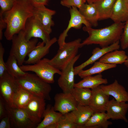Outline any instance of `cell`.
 I'll list each match as a JSON object with an SVG mask.
<instances>
[{"instance_id":"6da1fadb","label":"cell","mask_w":128,"mask_h":128,"mask_svg":"<svg viewBox=\"0 0 128 128\" xmlns=\"http://www.w3.org/2000/svg\"><path fill=\"white\" fill-rule=\"evenodd\" d=\"M34 8L28 0H16L11 9L2 14L7 25L4 35L7 40H11L14 35L24 30L27 20L34 15Z\"/></svg>"},{"instance_id":"7a4b0ae2","label":"cell","mask_w":128,"mask_h":128,"mask_svg":"<svg viewBox=\"0 0 128 128\" xmlns=\"http://www.w3.org/2000/svg\"><path fill=\"white\" fill-rule=\"evenodd\" d=\"M125 23H114L108 27L99 29L84 26L83 30L87 32L89 36L81 43L80 48L95 44L99 45L102 48L120 41Z\"/></svg>"},{"instance_id":"3957f363","label":"cell","mask_w":128,"mask_h":128,"mask_svg":"<svg viewBox=\"0 0 128 128\" xmlns=\"http://www.w3.org/2000/svg\"><path fill=\"white\" fill-rule=\"evenodd\" d=\"M15 79L20 87L34 95L45 100H50V93L51 88L50 84L42 80L36 74L26 72L24 75Z\"/></svg>"},{"instance_id":"277c9868","label":"cell","mask_w":128,"mask_h":128,"mask_svg":"<svg viewBox=\"0 0 128 128\" xmlns=\"http://www.w3.org/2000/svg\"><path fill=\"white\" fill-rule=\"evenodd\" d=\"M11 41L12 44L9 55L16 58L20 66L23 64L26 56L36 46L38 40L37 38H33L27 40L23 30L14 35Z\"/></svg>"},{"instance_id":"5b68a950","label":"cell","mask_w":128,"mask_h":128,"mask_svg":"<svg viewBox=\"0 0 128 128\" xmlns=\"http://www.w3.org/2000/svg\"><path fill=\"white\" fill-rule=\"evenodd\" d=\"M81 41V39L78 38L65 42L54 57L49 59V63L60 70L64 69L77 55Z\"/></svg>"},{"instance_id":"8992f818","label":"cell","mask_w":128,"mask_h":128,"mask_svg":"<svg viewBox=\"0 0 128 128\" xmlns=\"http://www.w3.org/2000/svg\"><path fill=\"white\" fill-rule=\"evenodd\" d=\"M49 59L44 58L33 64L22 65L20 66L23 71H32L34 72L38 77L45 82L49 84L55 82L54 75H60L61 71L50 64L48 62Z\"/></svg>"},{"instance_id":"52a82bcc","label":"cell","mask_w":128,"mask_h":128,"mask_svg":"<svg viewBox=\"0 0 128 128\" xmlns=\"http://www.w3.org/2000/svg\"><path fill=\"white\" fill-rule=\"evenodd\" d=\"M23 30L25 38L27 40L32 38H39L46 44L51 39L50 34L46 31L39 19L34 15L27 19Z\"/></svg>"},{"instance_id":"ba28073f","label":"cell","mask_w":128,"mask_h":128,"mask_svg":"<svg viewBox=\"0 0 128 128\" xmlns=\"http://www.w3.org/2000/svg\"><path fill=\"white\" fill-rule=\"evenodd\" d=\"M5 106L11 128H36L37 124L31 120L24 109L9 107L6 103Z\"/></svg>"},{"instance_id":"9c48e42d","label":"cell","mask_w":128,"mask_h":128,"mask_svg":"<svg viewBox=\"0 0 128 128\" xmlns=\"http://www.w3.org/2000/svg\"><path fill=\"white\" fill-rule=\"evenodd\" d=\"M18 86L15 78L7 71L0 77V96L9 107H14L13 98Z\"/></svg>"},{"instance_id":"30bf717a","label":"cell","mask_w":128,"mask_h":128,"mask_svg":"<svg viewBox=\"0 0 128 128\" xmlns=\"http://www.w3.org/2000/svg\"><path fill=\"white\" fill-rule=\"evenodd\" d=\"M69 12L70 18L67 27L60 34L57 40L59 49L61 48L65 43V38L68 36V33L71 28L79 29L83 24L86 27H91L92 26L81 14L77 7L73 6L70 8Z\"/></svg>"},{"instance_id":"8fae6325","label":"cell","mask_w":128,"mask_h":128,"mask_svg":"<svg viewBox=\"0 0 128 128\" xmlns=\"http://www.w3.org/2000/svg\"><path fill=\"white\" fill-rule=\"evenodd\" d=\"M80 55H77L63 69L58 80L59 87L64 93H70L74 87V64L78 59Z\"/></svg>"},{"instance_id":"7c38bea8","label":"cell","mask_w":128,"mask_h":128,"mask_svg":"<svg viewBox=\"0 0 128 128\" xmlns=\"http://www.w3.org/2000/svg\"><path fill=\"white\" fill-rule=\"evenodd\" d=\"M53 106L56 111L63 114L76 109L78 103L70 93H60L56 94L54 97Z\"/></svg>"},{"instance_id":"4fadbf2b","label":"cell","mask_w":128,"mask_h":128,"mask_svg":"<svg viewBox=\"0 0 128 128\" xmlns=\"http://www.w3.org/2000/svg\"><path fill=\"white\" fill-rule=\"evenodd\" d=\"M45 100L34 95L24 109L30 118L37 125L41 122L46 109Z\"/></svg>"},{"instance_id":"5bb4252c","label":"cell","mask_w":128,"mask_h":128,"mask_svg":"<svg viewBox=\"0 0 128 128\" xmlns=\"http://www.w3.org/2000/svg\"><path fill=\"white\" fill-rule=\"evenodd\" d=\"M128 110V103L117 101L113 98L109 101L106 111L110 119L121 120L127 123L126 115Z\"/></svg>"},{"instance_id":"9a60e30c","label":"cell","mask_w":128,"mask_h":128,"mask_svg":"<svg viewBox=\"0 0 128 128\" xmlns=\"http://www.w3.org/2000/svg\"><path fill=\"white\" fill-rule=\"evenodd\" d=\"M57 41V38L54 37L46 44L43 41L38 43L36 46L28 54V58L24 63L27 64L36 63L49 53L51 47Z\"/></svg>"},{"instance_id":"2e32d148","label":"cell","mask_w":128,"mask_h":128,"mask_svg":"<svg viewBox=\"0 0 128 128\" xmlns=\"http://www.w3.org/2000/svg\"><path fill=\"white\" fill-rule=\"evenodd\" d=\"M120 41H118L107 47L101 48L96 47L93 49L92 55L86 61L79 65L74 68L75 75H78L80 71L88 65L96 61L106 53L116 50H119L120 47Z\"/></svg>"},{"instance_id":"e0dca14e","label":"cell","mask_w":128,"mask_h":128,"mask_svg":"<svg viewBox=\"0 0 128 128\" xmlns=\"http://www.w3.org/2000/svg\"><path fill=\"white\" fill-rule=\"evenodd\" d=\"M55 10L49 9L43 5L34 7V15L37 16L40 20L46 31L50 34L52 32V27L54 26L52 16L56 13Z\"/></svg>"},{"instance_id":"ac0fdd59","label":"cell","mask_w":128,"mask_h":128,"mask_svg":"<svg viewBox=\"0 0 128 128\" xmlns=\"http://www.w3.org/2000/svg\"><path fill=\"white\" fill-rule=\"evenodd\" d=\"M91 89L92 95L89 106L94 112H105L109 101V96L103 91L100 86Z\"/></svg>"},{"instance_id":"d6986e66","label":"cell","mask_w":128,"mask_h":128,"mask_svg":"<svg viewBox=\"0 0 128 128\" xmlns=\"http://www.w3.org/2000/svg\"><path fill=\"white\" fill-rule=\"evenodd\" d=\"M100 87L105 93L112 96L116 101L128 102V92L123 86L119 83L117 80L115 79L114 82L110 84L107 85L102 84Z\"/></svg>"},{"instance_id":"ffe728a7","label":"cell","mask_w":128,"mask_h":128,"mask_svg":"<svg viewBox=\"0 0 128 128\" xmlns=\"http://www.w3.org/2000/svg\"><path fill=\"white\" fill-rule=\"evenodd\" d=\"M71 112L75 123L79 128H84L86 123L94 112L89 105L85 106L79 104L76 109Z\"/></svg>"},{"instance_id":"44dd1931","label":"cell","mask_w":128,"mask_h":128,"mask_svg":"<svg viewBox=\"0 0 128 128\" xmlns=\"http://www.w3.org/2000/svg\"><path fill=\"white\" fill-rule=\"evenodd\" d=\"M110 18L114 23H125L128 20V4L125 0H116Z\"/></svg>"},{"instance_id":"7402d4cb","label":"cell","mask_w":128,"mask_h":128,"mask_svg":"<svg viewBox=\"0 0 128 128\" xmlns=\"http://www.w3.org/2000/svg\"><path fill=\"white\" fill-rule=\"evenodd\" d=\"M105 112H95L85 125L84 128H107L112 124Z\"/></svg>"},{"instance_id":"603a6c76","label":"cell","mask_w":128,"mask_h":128,"mask_svg":"<svg viewBox=\"0 0 128 128\" xmlns=\"http://www.w3.org/2000/svg\"><path fill=\"white\" fill-rule=\"evenodd\" d=\"M62 115L59 112H56L53 106L48 105L43 114V119L38 124L36 128H47L49 126L56 123Z\"/></svg>"},{"instance_id":"cb8c5ba5","label":"cell","mask_w":128,"mask_h":128,"mask_svg":"<svg viewBox=\"0 0 128 128\" xmlns=\"http://www.w3.org/2000/svg\"><path fill=\"white\" fill-rule=\"evenodd\" d=\"M79 9L81 14L92 26L96 27L98 25V14L94 3L83 4Z\"/></svg>"},{"instance_id":"d4e9b609","label":"cell","mask_w":128,"mask_h":128,"mask_svg":"<svg viewBox=\"0 0 128 128\" xmlns=\"http://www.w3.org/2000/svg\"><path fill=\"white\" fill-rule=\"evenodd\" d=\"M128 59V56L125 51L116 50L106 53L98 61L105 63L117 65L124 64Z\"/></svg>"},{"instance_id":"484cf974","label":"cell","mask_w":128,"mask_h":128,"mask_svg":"<svg viewBox=\"0 0 128 128\" xmlns=\"http://www.w3.org/2000/svg\"><path fill=\"white\" fill-rule=\"evenodd\" d=\"M116 0H98L93 3L97 11L99 20L110 18Z\"/></svg>"},{"instance_id":"4316f807","label":"cell","mask_w":128,"mask_h":128,"mask_svg":"<svg viewBox=\"0 0 128 128\" xmlns=\"http://www.w3.org/2000/svg\"><path fill=\"white\" fill-rule=\"evenodd\" d=\"M34 95L30 92L18 85L13 98L14 107L24 109Z\"/></svg>"},{"instance_id":"83f0119b","label":"cell","mask_w":128,"mask_h":128,"mask_svg":"<svg viewBox=\"0 0 128 128\" xmlns=\"http://www.w3.org/2000/svg\"><path fill=\"white\" fill-rule=\"evenodd\" d=\"M108 82L107 79L103 78L102 75L99 74L92 76L85 77L78 82L75 83L74 87H82L92 89L102 84H106Z\"/></svg>"},{"instance_id":"f1b7e54d","label":"cell","mask_w":128,"mask_h":128,"mask_svg":"<svg viewBox=\"0 0 128 128\" xmlns=\"http://www.w3.org/2000/svg\"><path fill=\"white\" fill-rule=\"evenodd\" d=\"M70 93L79 104L85 106L89 105L92 95L91 89L75 87Z\"/></svg>"},{"instance_id":"f546056e","label":"cell","mask_w":128,"mask_h":128,"mask_svg":"<svg viewBox=\"0 0 128 128\" xmlns=\"http://www.w3.org/2000/svg\"><path fill=\"white\" fill-rule=\"evenodd\" d=\"M117 66L115 64H106L99 61H96L90 68L85 70H81L78 75L81 78H83L94 74L101 73L105 71L114 68Z\"/></svg>"},{"instance_id":"4dcf8cb0","label":"cell","mask_w":128,"mask_h":128,"mask_svg":"<svg viewBox=\"0 0 128 128\" xmlns=\"http://www.w3.org/2000/svg\"><path fill=\"white\" fill-rule=\"evenodd\" d=\"M5 64L8 73L15 78L23 76L26 73L21 69L16 58L13 55H9Z\"/></svg>"},{"instance_id":"1f68e13d","label":"cell","mask_w":128,"mask_h":128,"mask_svg":"<svg viewBox=\"0 0 128 128\" xmlns=\"http://www.w3.org/2000/svg\"><path fill=\"white\" fill-rule=\"evenodd\" d=\"M47 128H79L75 123L71 112L63 114L56 123L50 125Z\"/></svg>"},{"instance_id":"d6a6232c","label":"cell","mask_w":128,"mask_h":128,"mask_svg":"<svg viewBox=\"0 0 128 128\" xmlns=\"http://www.w3.org/2000/svg\"><path fill=\"white\" fill-rule=\"evenodd\" d=\"M120 41V46L122 49L128 48V20L125 23Z\"/></svg>"},{"instance_id":"836d02e7","label":"cell","mask_w":128,"mask_h":128,"mask_svg":"<svg viewBox=\"0 0 128 128\" xmlns=\"http://www.w3.org/2000/svg\"><path fill=\"white\" fill-rule=\"evenodd\" d=\"M84 3L83 0H61L60 2L63 6L69 8L74 6L79 9Z\"/></svg>"},{"instance_id":"e575fe53","label":"cell","mask_w":128,"mask_h":128,"mask_svg":"<svg viewBox=\"0 0 128 128\" xmlns=\"http://www.w3.org/2000/svg\"><path fill=\"white\" fill-rule=\"evenodd\" d=\"M16 0H0V13L3 14L13 7Z\"/></svg>"},{"instance_id":"d590c367","label":"cell","mask_w":128,"mask_h":128,"mask_svg":"<svg viewBox=\"0 0 128 128\" xmlns=\"http://www.w3.org/2000/svg\"><path fill=\"white\" fill-rule=\"evenodd\" d=\"M5 49L1 42H0V77L7 71L5 62L4 60Z\"/></svg>"},{"instance_id":"8d00e7d4","label":"cell","mask_w":128,"mask_h":128,"mask_svg":"<svg viewBox=\"0 0 128 128\" xmlns=\"http://www.w3.org/2000/svg\"><path fill=\"white\" fill-rule=\"evenodd\" d=\"M8 115L5 106V103L0 96V119Z\"/></svg>"},{"instance_id":"74e56055","label":"cell","mask_w":128,"mask_h":128,"mask_svg":"<svg viewBox=\"0 0 128 128\" xmlns=\"http://www.w3.org/2000/svg\"><path fill=\"white\" fill-rule=\"evenodd\" d=\"M0 120V128H11L10 118L8 115Z\"/></svg>"},{"instance_id":"f35d334b","label":"cell","mask_w":128,"mask_h":128,"mask_svg":"<svg viewBox=\"0 0 128 128\" xmlns=\"http://www.w3.org/2000/svg\"><path fill=\"white\" fill-rule=\"evenodd\" d=\"M7 25L3 18V14L0 13V40L2 39L3 30L5 28H6Z\"/></svg>"},{"instance_id":"ab89813d","label":"cell","mask_w":128,"mask_h":128,"mask_svg":"<svg viewBox=\"0 0 128 128\" xmlns=\"http://www.w3.org/2000/svg\"><path fill=\"white\" fill-rule=\"evenodd\" d=\"M34 7L40 5L45 6L48 5L50 0H28Z\"/></svg>"},{"instance_id":"60d3db41","label":"cell","mask_w":128,"mask_h":128,"mask_svg":"<svg viewBox=\"0 0 128 128\" xmlns=\"http://www.w3.org/2000/svg\"><path fill=\"white\" fill-rule=\"evenodd\" d=\"M124 64L126 67L128 68V59L126 60Z\"/></svg>"},{"instance_id":"b9f144b4","label":"cell","mask_w":128,"mask_h":128,"mask_svg":"<svg viewBox=\"0 0 128 128\" xmlns=\"http://www.w3.org/2000/svg\"><path fill=\"white\" fill-rule=\"evenodd\" d=\"M125 0L128 4V0Z\"/></svg>"},{"instance_id":"7bdbcfd3","label":"cell","mask_w":128,"mask_h":128,"mask_svg":"<svg viewBox=\"0 0 128 128\" xmlns=\"http://www.w3.org/2000/svg\"><path fill=\"white\" fill-rule=\"evenodd\" d=\"M97 0H96V1H97Z\"/></svg>"}]
</instances>
